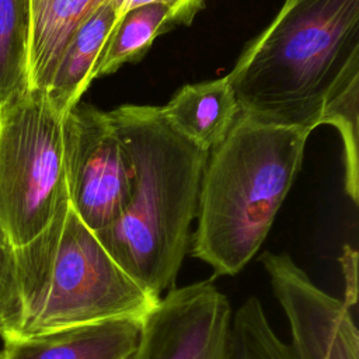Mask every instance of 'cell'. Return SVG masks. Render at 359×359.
Returning <instances> with one entry per match:
<instances>
[{"label":"cell","instance_id":"6","mask_svg":"<svg viewBox=\"0 0 359 359\" xmlns=\"http://www.w3.org/2000/svg\"><path fill=\"white\" fill-rule=\"evenodd\" d=\"M67 201L81 222L98 233L111 226L130 194V168L109 114L77 102L63 116Z\"/></svg>","mask_w":359,"mask_h":359},{"label":"cell","instance_id":"19","mask_svg":"<svg viewBox=\"0 0 359 359\" xmlns=\"http://www.w3.org/2000/svg\"><path fill=\"white\" fill-rule=\"evenodd\" d=\"M109 3L114 6L118 18L128 10L143 6V4H150V3H165V4H172V6H185V7H192L195 10H201L203 7V0H109Z\"/></svg>","mask_w":359,"mask_h":359},{"label":"cell","instance_id":"1","mask_svg":"<svg viewBox=\"0 0 359 359\" xmlns=\"http://www.w3.org/2000/svg\"><path fill=\"white\" fill-rule=\"evenodd\" d=\"M130 168L129 199L97 233L112 258L160 299L175 280L191 245L208 151L178 133L158 107L121 105L108 112Z\"/></svg>","mask_w":359,"mask_h":359},{"label":"cell","instance_id":"14","mask_svg":"<svg viewBox=\"0 0 359 359\" xmlns=\"http://www.w3.org/2000/svg\"><path fill=\"white\" fill-rule=\"evenodd\" d=\"M31 0H0V105L29 90Z\"/></svg>","mask_w":359,"mask_h":359},{"label":"cell","instance_id":"20","mask_svg":"<svg viewBox=\"0 0 359 359\" xmlns=\"http://www.w3.org/2000/svg\"><path fill=\"white\" fill-rule=\"evenodd\" d=\"M11 247H13V245H11L8 237H7V233H6V230L3 229V226H1V223H0V254L4 252L6 250L11 248Z\"/></svg>","mask_w":359,"mask_h":359},{"label":"cell","instance_id":"9","mask_svg":"<svg viewBox=\"0 0 359 359\" xmlns=\"http://www.w3.org/2000/svg\"><path fill=\"white\" fill-rule=\"evenodd\" d=\"M140 321L115 318L32 335H6L0 359H129Z\"/></svg>","mask_w":359,"mask_h":359},{"label":"cell","instance_id":"3","mask_svg":"<svg viewBox=\"0 0 359 359\" xmlns=\"http://www.w3.org/2000/svg\"><path fill=\"white\" fill-rule=\"evenodd\" d=\"M310 133L240 112L208 153L189 252L215 276L236 275L255 257L302 167Z\"/></svg>","mask_w":359,"mask_h":359},{"label":"cell","instance_id":"13","mask_svg":"<svg viewBox=\"0 0 359 359\" xmlns=\"http://www.w3.org/2000/svg\"><path fill=\"white\" fill-rule=\"evenodd\" d=\"M198 10L185 6L150 3L125 11L115 22L94 70V79L115 73L142 59L153 41L175 25L189 24Z\"/></svg>","mask_w":359,"mask_h":359},{"label":"cell","instance_id":"18","mask_svg":"<svg viewBox=\"0 0 359 359\" xmlns=\"http://www.w3.org/2000/svg\"><path fill=\"white\" fill-rule=\"evenodd\" d=\"M339 264L344 276L342 302L352 310L358 303V252L351 245H344L339 255Z\"/></svg>","mask_w":359,"mask_h":359},{"label":"cell","instance_id":"17","mask_svg":"<svg viewBox=\"0 0 359 359\" xmlns=\"http://www.w3.org/2000/svg\"><path fill=\"white\" fill-rule=\"evenodd\" d=\"M21 297L14 259V248L0 254V337L18 332Z\"/></svg>","mask_w":359,"mask_h":359},{"label":"cell","instance_id":"15","mask_svg":"<svg viewBox=\"0 0 359 359\" xmlns=\"http://www.w3.org/2000/svg\"><path fill=\"white\" fill-rule=\"evenodd\" d=\"M227 359H294L273 331L259 299L244 300L231 317Z\"/></svg>","mask_w":359,"mask_h":359},{"label":"cell","instance_id":"12","mask_svg":"<svg viewBox=\"0 0 359 359\" xmlns=\"http://www.w3.org/2000/svg\"><path fill=\"white\" fill-rule=\"evenodd\" d=\"M105 0H31L29 90L45 91L77 27Z\"/></svg>","mask_w":359,"mask_h":359},{"label":"cell","instance_id":"11","mask_svg":"<svg viewBox=\"0 0 359 359\" xmlns=\"http://www.w3.org/2000/svg\"><path fill=\"white\" fill-rule=\"evenodd\" d=\"M118 14L109 0L98 6L73 32L66 43L45 95L62 116L70 111L94 80V70Z\"/></svg>","mask_w":359,"mask_h":359},{"label":"cell","instance_id":"10","mask_svg":"<svg viewBox=\"0 0 359 359\" xmlns=\"http://www.w3.org/2000/svg\"><path fill=\"white\" fill-rule=\"evenodd\" d=\"M160 111L178 133L209 153L226 137L240 107L223 76L181 87Z\"/></svg>","mask_w":359,"mask_h":359},{"label":"cell","instance_id":"16","mask_svg":"<svg viewBox=\"0 0 359 359\" xmlns=\"http://www.w3.org/2000/svg\"><path fill=\"white\" fill-rule=\"evenodd\" d=\"M334 125L342 137L345 157V191L359 202V80L352 81L324 109L321 125Z\"/></svg>","mask_w":359,"mask_h":359},{"label":"cell","instance_id":"7","mask_svg":"<svg viewBox=\"0 0 359 359\" xmlns=\"http://www.w3.org/2000/svg\"><path fill=\"white\" fill-rule=\"evenodd\" d=\"M231 317L212 280L174 286L142 318L129 359H227Z\"/></svg>","mask_w":359,"mask_h":359},{"label":"cell","instance_id":"4","mask_svg":"<svg viewBox=\"0 0 359 359\" xmlns=\"http://www.w3.org/2000/svg\"><path fill=\"white\" fill-rule=\"evenodd\" d=\"M21 297L17 334L143 318L158 302L112 258L66 201L31 241L14 248Z\"/></svg>","mask_w":359,"mask_h":359},{"label":"cell","instance_id":"8","mask_svg":"<svg viewBox=\"0 0 359 359\" xmlns=\"http://www.w3.org/2000/svg\"><path fill=\"white\" fill-rule=\"evenodd\" d=\"M259 262L285 313L294 359H359L352 310L307 275L286 252L265 251Z\"/></svg>","mask_w":359,"mask_h":359},{"label":"cell","instance_id":"2","mask_svg":"<svg viewBox=\"0 0 359 359\" xmlns=\"http://www.w3.org/2000/svg\"><path fill=\"white\" fill-rule=\"evenodd\" d=\"M240 112L313 130L359 80V0H285L227 74Z\"/></svg>","mask_w":359,"mask_h":359},{"label":"cell","instance_id":"5","mask_svg":"<svg viewBox=\"0 0 359 359\" xmlns=\"http://www.w3.org/2000/svg\"><path fill=\"white\" fill-rule=\"evenodd\" d=\"M67 201L63 116L43 91L0 105V223L13 248L35 238Z\"/></svg>","mask_w":359,"mask_h":359}]
</instances>
